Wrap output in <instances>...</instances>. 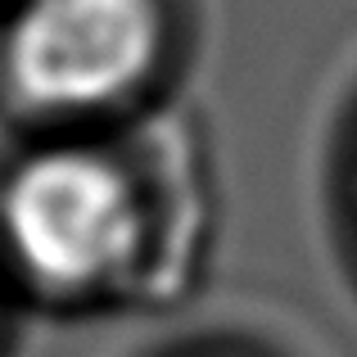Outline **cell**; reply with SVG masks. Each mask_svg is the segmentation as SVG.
<instances>
[{"instance_id":"1","label":"cell","mask_w":357,"mask_h":357,"mask_svg":"<svg viewBox=\"0 0 357 357\" xmlns=\"http://www.w3.org/2000/svg\"><path fill=\"white\" fill-rule=\"evenodd\" d=\"M163 195L91 136L45 140L0 181V271L50 303H109L154 276Z\"/></svg>"},{"instance_id":"2","label":"cell","mask_w":357,"mask_h":357,"mask_svg":"<svg viewBox=\"0 0 357 357\" xmlns=\"http://www.w3.org/2000/svg\"><path fill=\"white\" fill-rule=\"evenodd\" d=\"M176 54L167 0H9L0 77L18 109L86 131L163 86Z\"/></svg>"},{"instance_id":"3","label":"cell","mask_w":357,"mask_h":357,"mask_svg":"<svg viewBox=\"0 0 357 357\" xmlns=\"http://www.w3.org/2000/svg\"><path fill=\"white\" fill-rule=\"evenodd\" d=\"M353 218H357V158H353Z\"/></svg>"},{"instance_id":"4","label":"cell","mask_w":357,"mask_h":357,"mask_svg":"<svg viewBox=\"0 0 357 357\" xmlns=\"http://www.w3.org/2000/svg\"><path fill=\"white\" fill-rule=\"evenodd\" d=\"M0 312H5V271H0Z\"/></svg>"}]
</instances>
